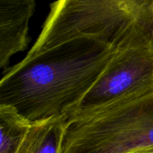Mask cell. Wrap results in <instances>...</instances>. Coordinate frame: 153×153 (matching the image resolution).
<instances>
[{
  "label": "cell",
  "mask_w": 153,
  "mask_h": 153,
  "mask_svg": "<svg viewBox=\"0 0 153 153\" xmlns=\"http://www.w3.org/2000/svg\"><path fill=\"white\" fill-rule=\"evenodd\" d=\"M117 49L98 39L79 37L26 56L0 82V104L17 109L31 124L74 112Z\"/></svg>",
  "instance_id": "obj_1"
},
{
  "label": "cell",
  "mask_w": 153,
  "mask_h": 153,
  "mask_svg": "<svg viewBox=\"0 0 153 153\" xmlns=\"http://www.w3.org/2000/svg\"><path fill=\"white\" fill-rule=\"evenodd\" d=\"M68 122L61 153H134L153 149V93Z\"/></svg>",
  "instance_id": "obj_2"
},
{
  "label": "cell",
  "mask_w": 153,
  "mask_h": 153,
  "mask_svg": "<svg viewBox=\"0 0 153 153\" xmlns=\"http://www.w3.org/2000/svg\"><path fill=\"white\" fill-rule=\"evenodd\" d=\"M143 4V0L56 1L50 4L42 30L27 55L79 37L95 38L117 49Z\"/></svg>",
  "instance_id": "obj_3"
},
{
  "label": "cell",
  "mask_w": 153,
  "mask_h": 153,
  "mask_svg": "<svg viewBox=\"0 0 153 153\" xmlns=\"http://www.w3.org/2000/svg\"><path fill=\"white\" fill-rule=\"evenodd\" d=\"M149 93H153V45L146 42L124 45L117 48L68 121Z\"/></svg>",
  "instance_id": "obj_4"
},
{
  "label": "cell",
  "mask_w": 153,
  "mask_h": 153,
  "mask_svg": "<svg viewBox=\"0 0 153 153\" xmlns=\"http://www.w3.org/2000/svg\"><path fill=\"white\" fill-rule=\"evenodd\" d=\"M36 8L33 0H0V68L23 51L29 41V23Z\"/></svg>",
  "instance_id": "obj_5"
},
{
  "label": "cell",
  "mask_w": 153,
  "mask_h": 153,
  "mask_svg": "<svg viewBox=\"0 0 153 153\" xmlns=\"http://www.w3.org/2000/svg\"><path fill=\"white\" fill-rule=\"evenodd\" d=\"M68 124L65 116L32 123L17 153H61Z\"/></svg>",
  "instance_id": "obj_6"
},
{
  "label": "cell",
  "mask_w": 153,
  "mask_h": 153,
  "mask_svg": "<svg viewBox=\"0 0 153 153\" xmlns=\"http://www.w3.org/2000/svg\"><path fill=\"white\" fill-rule=\"evenodd\" d=\"M30 125L15 108L0 104V153H17Z\"/></svg>",
  "instance_id": "obj_7"
},
{
  "label": "cell",
  "mask_w": 153,
  "mask_h": 153,
  "mask_svg": "<svg viewBox=\"0 0 153 153\" xmlns=\"http://www.w3.org/2000/svg\"><path fill=\"white\" fill-rule=\"evenodd\" d=\"M134 153H153V149H150V150H144V151H141L138 152Z\"/></svg>",
  "instance_id": "obj_8"
}]
</instances>
